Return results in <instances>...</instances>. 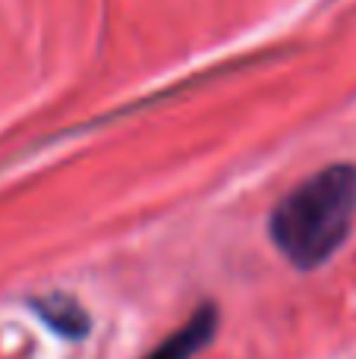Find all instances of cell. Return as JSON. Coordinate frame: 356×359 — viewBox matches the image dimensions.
<instances>
[{
	"mask_svg": "<svg viewBox=\"0 0 356 359\" xmlns=\"http://www.w3.org/2000/svg\"><path fill=\"white\" fill-rule=\"evenodd\" d=\"M356 217V168L331 164L275 205L268 236L278 252L300 271L325 265L347 243Z\"/></svg>",
	"mask_w": 356,
	"mask_h": 359,
	"instance_id": "obj_1",
	"label": "cell"
},
{
	"mask_svg": "<svg viewBox=\"0 0 356 359\" xmlns=\"http://www.w3.org/2000/svg\"><path fill=\"white\" fill-rule=\"evenodd\" d=\"M214 331H218V309L212 303H205L142 359H196L212 344Z\"/></svg>",
	"mask_w": 356,
	"mask_h": 359,
	"instance_id": "obj_2",
	"label": "cell"
},
{
	"mask_svg": "<svg viewBox=\"0 0 356 359\" xmlns=\"http://www.w3.org/2000/svg\"><path fill=\"white\" fill-rule=\"evenodd\" d=\"M32 309L63 341H82L88 334V328H92V318H88L85 306L79 299H73L69 293H44V297H35L32 299Z\"/></svg>",
	"mask_w": 356,
	"mask_h": 359,
	"instance_id": "obj_3",
	"label": "cell"
}]
</instances>
